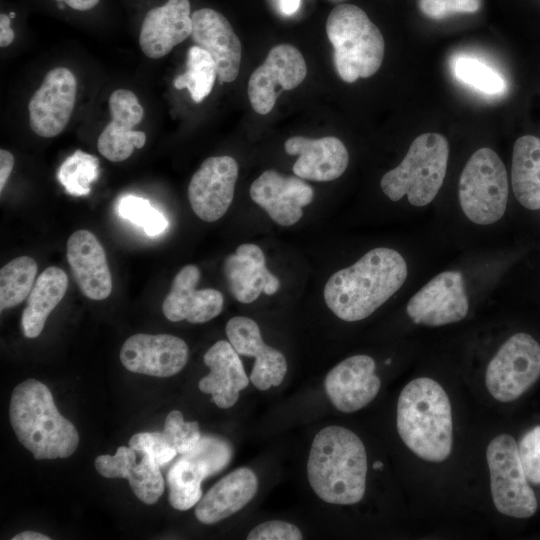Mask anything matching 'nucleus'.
I'll use <instances>...</instances> for the list:
<instances>
[{"mask_svg": "<svg viewBox=\"0 0 540 540\" xmlns=\"http://www.w3.org/2000/svg\"><path fill=\"white\" fill-rule=\"evenodd\" d=\"M67 260L81 292L92 300H104L112 291L106 253L96 236L81 229L67 241Z\"/></svg>", "mask_w": 540, "mask_h": 540, "instance_id": "obj_21", "label": "nucleus"}, {"mask_svg": "<svg viewBox=\"0 0 540 540\" xmlns=\"http://www.w3.org/2000/svg\"><path fill=\"white\" fill-rule=\"evenodd\" d=\"M306 74V62L296 47L290 44L274 46L248 82V98L254 111L261 115L271 112L279 94L296 88Z\"/></svg>", "mask_w": 540, "mask_h": 540, "instance_id": "obj_10", "label": "nucleus"}, {"mask_svg": "<svg viewBox=\"0 0 540 540\" xmlns=\"http://www.w3.org/2000/svg\"><path fill=\"white\" fill-rule=\"evenodd\" d=\"M186 453L203 462L211 475H214L228 465L232 457V448L220 437L202 435L196 445Z\"/></svg>", "mask_w": 540, "mask_h": 540, "instance_id": "obj_36", "label": "nucleus"}, {"mask_svg": "<svg viewBox=\"0 0 540 540\" xmlns=\"http://www.w3.org/2000/svg\"><path fill=\"white\" fill-rule=\"evenodd\" d=\"M285 151L298 155L293 172L302 179L332 181L340 177L349 163V154L343 142L333 136L318 139L293 136L286 140Z\"/></svg>", "mask_w": 540, "mask_h": 540, "instance_id": "obj_23", "label": "nucleus"}, {"mask_svg": "<svg viewBox=\"0 0 540 540\" xmlns=\"http://www.w3.org/2000/svg\"><path fill=\"white\" fill-rule=\"evenodd\" d=\"M57 7H58L59 9H64V8H65V3H64V2H59L58 5H57Z\"/></svg>", "mask_w": 540, "mask_h": 540, "instance_id": "obj_48", "label": "nucleus"}, {"mask_svg": "<svg viewBox=\"0 0 540 540\" xmlns=\"http://www.w3.org/2000/svg\"><path fill=\"white\" fill-rule=\"evenodd\" d=\"M238 178V164L230 156H214L203 161L188 186V199L201 220L214 222L229 209Z\"/></svg>", "mask_w": 540, "mask_h": 540, "instance_id": "obj_13", "label": "nucleus"}, {"mask_svg": "<svg viewBox=\"0 0 540 540\" xmlns=\"http://www.w3.org/2000/svg\"><path fill=\"white\" fill-rule=\"evenodd\" d=\"M258 490L256 474L240 467L215 483L196 504L195 516L204 524H214L241 510Z\"/></svg>", "mask_w": 540, "mask_h": 540, "instance_id": "obj_27", "label": "nucleus"}, {"mask_svg": "<svg viewBox=\"0 0 540 540\" xmlns=\"http://www.w3.org/2000/svg\"><path fill=\"white\" fill-rule=\"evenodd\" d=\"M136 452L131 447L120 446L116 454L100 455L95 459L97 472L106 478H126L135 494L145 504H154L164 492V479L156 459L141 453L136 462Z\"/></svg>", "mask_w": 540, "mask_h": 540, "instance_id": "obj_24", "label": "nucleus"}, {"mask_svg": "<svg viewBox=\"0 0 540 540\" xmlns=\"http://www.w3.org/2000/svg\"><path fill=\"white\" fill-rule=\"evenodd\" d=\"M313 196L312 187L302 178L283 176L275 170L264 171L250 186L251 199L281 226L295 224Z\"/></svg>", "mask_w": 540, "mask_h": 540, "instance_id": "obj_16", "label": "nucleus"}, {"mask_svg": "<svg viewBox=\"0 0 540 540\" xmlns=\"http://www.w3.org/2000/svg\"><path fill=\"white\" fill-rule=\"evenodd\" d=\"M77 83L74 74L65 67L51 69L29 104V125L38 136L51 138L68 124L76 100Z\"/></svg>", "mask_w": 540, "mask_h": 540, "instance_id": "obj_12", "label": "nucleus"}, {"mask_svg": "<svg viewBox=\"0 0 540 540\" xmlns=\"http://www.w3.org/2000/svg\"><path fill=\"white\" fill-rule=\"evenodd\" d=\"M482 0H419L421 12L432 19H443L453 14H471L481 8Z\"/></svg>", "mask_w": 540, "mask_h": 540, "instance_id": "obj_40", "label": "nucleus"}, {"mask_svg": "<svg viewBox=\"0 0 540 540\" xmlns=\"http://www.w3.org/2000/svg\"><path fill=\"white\" fill-rule=\"evenodd\" d=\"M519 458L528 481L540 483V426L527 432L518 446Z\"/></svg>", "mask_w": 540, "mask_h": 540, "instance_id": "obj_39", "label": "nucleus"}, {"mask_svg": "<svg viewBox=\"0 0 540 540\" xmlns=\"http://www.w3.org/2000/svg\"><path fill=\"white\" fill-rule=\"evenodd\" d=\"M224 274L233 297L241 303L255 301L261 292L273 295L280 287L279 280L266 267L259 246L241 244L224 261Z\"/></svg>", "mask_w": 540, "mask_h": 540, "instance_id": "obj_25", "label": "nucleus"}, {"mask_svg": "<svg viewBox=\"0 0 540 540\" xmlns=\"http://www.w3.org/2000/svg\"><path fill=\"white\" fill-rule=\"evenodd\" d=\"M99 160L95 155L76 150L58 170V180L72 196H86L99 177Z\"/></svg>", "mask_w": 540, "mask_h": 540, "instance_id": "obj_33", "label": "nucleus"}, {"mask_svg": "<svg viewBox=\"0 0 540 540\" xmlns=\"http://www.w3.org/2000/svg\"><path fill=\"white\" fill-rule=\"evenodd\" d=\"M37 264L29 256H20L0 270V309L12 308L30 294L36 278Z\"/></svg>", "mask_w": 540, "mask_h": 540, "instance_id": "obj_31", "label": "nucleus"}, {"mask_svg": "<svg viewBox=\"0 0 540 540\" xmlns=\"http://www.w3.org/2000/svg\"><path fill=\"white\" fill-rule=\"evenodd\" d=\"M307 477L324 502L351 505L365 494L367 455L363 442L351 430L331 425L314 437L307 461Z\"/></svg>", "mask_w": 540, "mask_h": 540, "instance_id": "obj_2", "label": "nucleus"}, {"mask_svg": "<svg viewBox=\"0 0 540 540\" xmlns=\"http://www.w3.org/2000/svg\"><path fill=\"white\" fill-rule=\"evenodd\" d=\"M129 447L139 453L152 455L160 466L170 462L178 453L163 432H145L133 435Z\"/></svg>", "mask_w": 540, "mask_h": 540, "instance_id": "obj_38", "label": "nucleus"}, {"mask_svg": "<svg viewBox=\"0 0 540 540\" xmlns=\"http://www.w3.org/2000/svg\"><path fill=\"white\" fill-rule=\"evenodd\" d=\"M200 270L196 265L184 266L175 275L162 311L172 321L187 320L193 324L205 323L218 316L223 308V295L216 289H196Z\"/></svg>", "mask_w": 540, "mask_h": 540, "instance_id": "obj_20", "label": "nucleus"}, {"mask_svg": "<svg viewBox=\"0 0 540 540\" xmlns=\"http://www.w3.org/2000/svg\"><path fill=\"white\" fill-rule=\"evenodd\" d=\"M382 466H383V464H382L380 461L375 462L374 465H373V467H374L375 469L381 468Z\"/></svg>", "mask_w": 540, "mask_h": 540, "instance_id": "obj_47", "label": "nucleus"}, {"mask_svg": "<svg viewBox=\"0 0 540 540\" xmlns=\"http://www.w3.org/2000/svg\"><path fill=\"white\" fill-rule=\"evenodd\" d=\"M192 33L188 0H168L163 6L149 10L142 22L139 45L151 59L166 56Z\"/></svg>", "mask_w": 540, "mask_h": 540, "instance_id": "obj_22", "label": "nucleus"}, {"mask_svg": "<svg viewBox=\"0 0 540 540\" xmlns=\"http://www.w3.org/2000/svg\"><path fill=\"white\" fill-rule=\"evenodd\" d=\"M454 77L461 83L486 95H500L506 89L504 78L486 63L467 56L452 61Z\"/></svg>", "mask_w": 540, "mask_h": 540, "instance_id": "obj_34", "label": "nucleus"}, {"mask_svg": "<svg viewBox=\"0 0 540 540\" xmlns=\"http://www.w3.org/2000/svg\"><path fill=\"white\" fill-rule=\"evenodd\" d=\"M188 354L186 342L177 336L139 333L123 343L120 360L131 372L170 377L183 369Z\"/></svg>", "mask_w": 540, "mask_h": 540, "instance_id": "obj_14", "label": "nucleus"}, {"mask_svg": "<svg viewBox=\"0 0 540 540\" xmlns=\"http://www.w3.org/2000/svg\"><path fill=\"white\" fill-rule=\"evenodd\" d=\"M163 433L180 455L191 450L202 436L198 422H186L178 410H173L167 415Z\"/></svg>", "mask_w": 540, "mask_h": 540, "instance_id": "obj_37", "label": "nucleus"}, {"mask_svg": "<svg viewBox=\"0 0 540 540\" xmlns=\"http://www.w3.org/2000/svg\"><path fill=\"white\" fill-rule=\"evenodd\" d=\"M300 529L287 521L270 520L255 526L247 535V540H300Z\"/></svg>", "mask_w": 540, "mask_h": 540, "instance_id": "obj_41", "label": "nucleus"}, {"mask_svg": "<svg viewBox=\"0 0 540 540\" xmlns=\"http://www.w3.org/2000/svg\"><path fill=\"white\" fill-rule=\"evenodd\" d=\"M203 361L210 372L200 379V391L210 394L219 408L232 407L237 402L240 391L248 386L250 380L239 354L230 342L220 340L206 351Z\"/></svg>", "mask_w": 540, "mask_h": 540, "instance_id": "obj_26", "label": "nucleus"}, {"mask_svg": "<svg viewBox=\"0 0 540 540\" xmlns=\"http://www.w3.org/2000/svg\"><path fill=\"white\" fill-rule=\"evenodd\" d=\"M191 18L194 43L211 55L220 81H234L239 74L242 48L229 21L210 8L196 10Z\"/></svg>", "mask_w": 540, "mask_h": 540, "instance_id": "obj_19", "label": "nucleus"}, {"mask_svg": "<svg viewBox=\"0 0 540 540\" xmlns=\"http://www.w3.org/2000/svg\"><path fill=\"white\" fill-rule=\"evenodd\" d=\"M109 110L111 121L101 132L97 147L106 159L121 162L146 142L144 132L133 130L142 121L144 110L136 95L126 89L115 90L110 95Z\"/></svg>", "mask_w": 540, "mask_h": 540, "instance_id": "obj_17", "label": "nucleus"}, {"mask_svg": "<svg viewBox=\"0 0 540 540\" xmlns=\"http://www.w3.org/2000/svg\"><path fill=\"white\" fill-rule=\"evenodd\" d=\"M397 430L419 458L442 462L453 445L452 409L443 387L429 377L410 381L397 402Z\"/></svg>", "mask_w": 540, "mask_h": 540, "instance_id": "obj_3", "label": "nucleus"}, {"mask_svg": "<svg viewBox=\"0 0 540 540\" xmlns=\"http://www.w3.org/2000/svg\"><path fill=\"white\" fill-rule=\"evenodd\" d=\"M508 176L500 157L490 148H480L467 161L459 179V202L473 223L489 225L505 213Z\"/></svg>", "mask_w": 540, "mask_h": 540, "instance_id": "obj_7", "label": "nucleus"}, {"mask_svg": "<svg viewBox=\"0 0 540 540\" xmlns=\"http://www.w3.org/2000/svg\"><path fill=\"white\" fill-rule=\"evenodd\" d=\"M375 369V361L368 355H354L334 366L324 380L332 405L343 413H352L369 404L381 387Z\"/></svg>", "mask_w": 540, "mask_h": 540, "instance_id": "obj_15", "label": "nucleus"}, {"mask_svg": "<svg viewBox=\"0 0 540 540\" xmlns=\"http://www.w3.org/2000/svg\"><path fill=\"white\" fill-rule=\"evenodd\" d=\"M15 16H16V13H15V12H10V13H9V17H10L11 19L14 18Z\"/></svg>", "mask_w": 540, "mask_h": 540, "instance_id": "obj_49", "label": "nucleus"}, {"mask_svg": "<svg viewBox=\"0 0 540 540\" xmlns=\"http://www.w3.org/2000/svg\"><path fill=\"white\" fill-rule=\"evenodd\" d=\"M449 146L438 133L415 138L401 163L381 178L380 186L392 201L407 195L413 206L429 204L439 192L447 170Z\"/></svg>", "mask_w": 540, "mask_h": 540, "instance_id": "obj_6", "label": "nucleus"}, {"mask_svg": "<svg viewBox=\"0 0 540 540\" xmlns=\"http://www.w3.org/2000/svg\"><path fill=\"white\" fill-rule=\"evenodd\" d=\"M9 418L19 442L36 460L67 458L78 447L75 426L60 414L49 388L36 379L14 388Z\"/></svg>", "mask_w": 540, "mask_h": 540, "instance_id": "obj_4", "label": "nucleus"}, {"mask_svg": "<svg viewBox=\"0 0 540 540\" xmlns=\"http://www.w3.org/2000/svg\"><path fill=\"white\" fill-rule=\"evenodd\" d=\"M486 459L496 509L514 518L531 517L537 510V499L528 484L515 439L508 434L495 437L487 447Z\"/></svg>", "mask_w": 540, "mask_h": 540, "instance_id": "obj_8", "label": "nucleus"}, {"mask_svg": "<svg viewBox=\"0 0 540 540\" xmlns=\"http://www.w3.org/2000/svg\"><path fill=\"white\" fill-rule=\"evenodd\" d=\"M226 335L239 355L255 357L250 381L258 390H267L282 383L287 362L277 349L266 345L258 324L251 318L236 316L226 324Z\"/></svg>", "mask_w": 540, "mask_h": 540, "instance_id": "obj_18", "label": "nucleus"}, {"mask_svg": "<svg viewBox=\"0 0 540 540\" xmlns=\"http://www.w3.org/2000/svg\"><path fill=\"white\" fill-rule=\"evenodd\" d=\"M326 33L334 49L336 71L343 81L353 83L379 70L384 38L361 8L346 3L334 7L326 21Z\"/></svg>", "mask_w": 540, "mask_h": 540, "instance_id": "obj_5", "label": "nucleus"}, {"mask_svg": "<svg viewBox=\"0 0 540 540\" xmlns=\"http://www.w3.org/2000/svg\"><path fill=\"white\" fill-rule=\"evenodd\" d=\"M539 376V343L527 333H516L489 362L485 382L495 400L511 402L524 394Z\"/></svg>", "mask_w": 540, "mask_h": 540, "instance_id": "obj_9", "label": "nucleus"}, {"mask_svg": "<svg viewBox=\"0 0 540 540\" xmlns=\"http://www.w3.org/2000/svg\"><path fill=\"white\" fill-rule=\"evenodd\" d=\"M278 4L284 15H292L299 9L301 0H278Z\"/></svg>", "mask_w": 540, "mask_h": 540, "instance_id": "obj_45", "label": "nucleus"}, {"mask_svg": "<svg viewBox=\"0 0 540 540\" xmlns=\"http://www.w3.org/2000/svg\"><path fill=\"white\" fill-rule=\"evenodd\" d=\"M469 310L460 271H444L425 284L409 300L406 311L416 324L442 326L458 322Z\"/></svg>", "mask_w": 540, "mask_h": 540, "instance_id": "obj_11", "label": "nucleus"}, {"mask_svg": "<svg viewBox=\"0 0 540 540\" xmlns=\"http://www.w3.org/2000/svg\"><path fill=\"white\" fill-rule=\"evenodd\" d=\"M512 189L517 201L529 210L540 209V138L525 135L513 147Z\"/></svg>", "mask_w": 540, "mask_h": 540, "instance_id": "obj_29", "label": "nucleus"}, {"mask_svg": "<svg viewBox=\"0 0 540 540\" xmlns=\"http://www.w3.org/2000/svg\"><path fill=\"white\" fill-rule=\"evenodd\" d=\"M11 18L9 15L0 14V46L7 47L14 40V31L11 28Z\"/></svg>", "mask_w": 540, "mask_h": 540, "instance_id": "obj_43", "label": "nucleus"}, {"mask_svg": "<svg viewBox=\"0 0 540 540\" xmlns=\"http://www.w3.org/2000/svg\"><path fill=\"white\" fill-rule=\"evenodd\" d=\"M186 65V72L174 79V87L187 88L192 100L200 103L210 94L215 79L218 77L216 64L206 50L194 45L187 52Z\"/></svg>", "mask_w": 540, "mask_h": 540, "instance_id": "obj_32", "label": "nucleus"}, {"mask_svg": "<svg viewBox=\"0 0 540 540\" xmlns=\"http://www.w3.org/2000/svg\"><path fill=\"white\" fill-rule=\"evenodd\" d=\"M13 540H50V537L34 531H23L12 538Z\"/></svg>", "mask_w": 540, "mask_h": 540, "instance_id": "obj_46", "label": "nucleus"}, {"mask_svg": "<svg viewBox=\"0 0 540 540\" xmlns=\"http://www.w3.org/2000/svg\"><path fill=\"white\" fill-rule=\"evenodd\" d=\"M407 274L399 252L374 248L329 278L324 287L325 303L341 320L365 319L400 289Z\"/></svg>", "mask_w": 540, "mask_h": 540, "instance_id": "obj_1", "label": "nucleus"}, {"mask_svg": "<svg viewBox=\"0 0 540 540\" xmlns=\"http://www.w3.org/2000/svg\"><path fill=\"white\" fill-rule=\"evenodd\" d=\"M67 288V274L58 267H48L38 276L21 317L25 337L35 338L40 335L49 314L60 303Z\"/></svg>", "mask_w": 540, "mask_h": 540, "instance_id": "obj_28", "label": "nucleus"}, {"mask_svg": "<svg viewBox=\"0 0 540 540\" xmlns=\"http://www.w3.org/2000/svg\"><path fill=\"white\" fill-rule=\"evenodd\" d=\"M14 157L13 155L4 149L0 150V192L2 193L4 186L10 176L13 169Z\"/></svg>", "mask_w": 540, "mask_h": 540, "instance_id": "obj_42", "label": "nucleus"}, {"mask_svg": "<svg viewBox=\"0 0 540 540\" xmlns=\"http://www.w3.org/2000/svg\"><path fill=\"white\" fill-rule=\"evenodd\" d=\"M57 2H64L66 5L74 10L87 11L94 8L100 0H56Z\"/></svg>", "mask_w": 540, "mask_h": 540, "instance_id": "obj_44", "label": "nucleus"}, {"mask_svg": "<svg viewBox=\"0 0 540 540\" xmlns=\"http://www.w3.org/2000/svg\"><path fill=\"white\" fill-rule=\"evenodd\" d=\"M117 210L122 218L142 227L152 237L161 234L168 226L165 216L143 197L125 195L119 200Z\"/></svg>", "mask_w": 540, "mask_h": 540, "instance_id": "obj_35", "label": "nucleus"}, {"mask_svg": "<svg viewBox=\"0 0 540 540\" xmlns=\"http://www.w3.org/2000/svg\"><path fill=\"white\" fill-rule=\"evenodd\" d=\"M209 476L211 473L203 462L188 453L181 454L167 474L171 506L185 511L196 505L202 497L201 483Z\"/></svg>", "mask_w": 540, "mask_h": 540, "instance_id": "obj_30", "label": "nucleus"}]
</instances>
